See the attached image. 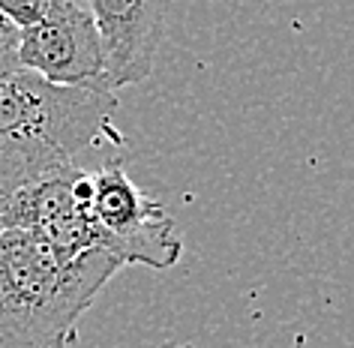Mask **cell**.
<instances>
[{
  "mask_svg": "<svg viewBox=\"0 0 354 348\" xmlns=\"http://www.w3.org/2000/svg\"><path fill=\"white\" fill-rule=\"evenodd\" d=\"M96 24L109 91H123L153 73L171 0H75Z\"/></svg>",
  "mask_w": 354,
  "mask_h": 348,
  "instance_id": "cell-5",
  "label": "cell"
},
{
  "mask_svg": "<svg viewBox=\"0 0 354 348\" xmlns=\"http://www.w3.org/2000/svg\"><path fill=\"white\" fill-rule=\"evenodd\" d=\"M57 3L60 0H0V19H6L12 28L24 30L30 24H37L39 19H46Z\"/></svg>",
  "mask_w": 354,
  "mask_h": 348,
  "instance_id": "cell-6",
  "label": "cell"
},
{
  "mask_svg": "<svg viewBox=\"0 0 354 348\" xmlns=\"http://www.w3.org/2000/svg\"><path fill=\"white\" fill-rule=\"evenodd\" d=\"M19 66L51 84L109 87L100 33L75 0H60L46 19L19 30Z\"/></svg>",
  "mask_w": 354,
  "mask_h": 348,
  "instance_id": "cell-4",
  "label": "cell"
},
{
  "mask_svg": "<svg viewBox=\"0 0 354 348\" xmlns=\"http://www.w3.org/2000/svg\"><path fill=\"white\" fill-rule=\"evenodd\" d=\"M171 348H196V345H187V342H171Z\"/></svg>",
  "mask_w": 354,
  "mask_h": 348,
  "instance_id": "cell-7",
  "label": "cell"
},
{
  "mask_svg": "<svg viewBox=\"0 0 354 348\" xmlns=\"http://www.w3.org/2000/svg\"><path fill=\"white\" fill-rule=\"evenodd\" d=\"M118 93L109 87L51 84L28 69L0 75V136L75 163L111 127Z\"/></svg>",
  "mask_w": 354,
  "mask_h": 348,
  "instance_id": "cell-2",
  "label": "cell"
},
{
  "mask_svg": "<svg viewBox=\"0 0 354 348\" xmlns=\"http://www.w3.org/2000/svg\"><path fill=\"white\" fill-rule=\"evenodd\" d=\"M91 217L100 231V249L118 262L168 271L180 262L183 244L171 217L153 195L138 190L120 163L91 172Z\"/></svg>",
  "mask_w": 354,
  "mask_h": 348,
  "instance_id": "cell-3",
  "label": "cell"
},
{
  "mask_svg": "<svg viewBox=\"0 0 354 348\" xmlns=\"http://www.w3.org/2000/svg\"><path fill=\"white\" fill-rule=\"evenodd\" d=\"M159 348H171V342H162V345H159Z\"/></svg>",
  "mask_w": 354,
  "mask_h": 348,
  "instance_id": "cell-8",
  "label": "cell"
},
{
  "mask_svg": "<svg viewBox=\"0 0 354 348\" xmlns=\"http://www.w3.org/2000/svg\"><path fill=\"white\" fill-rule=\"evenodd\" d=\"M123 264L105 249L60 258L28 228H0V348H69L75 324Z\"/></svg>",
  "mask_w": 354,
  "mask_h": 348,
  "instance_id": "cell-1",
  "label": "cell"
}]
</instances>
